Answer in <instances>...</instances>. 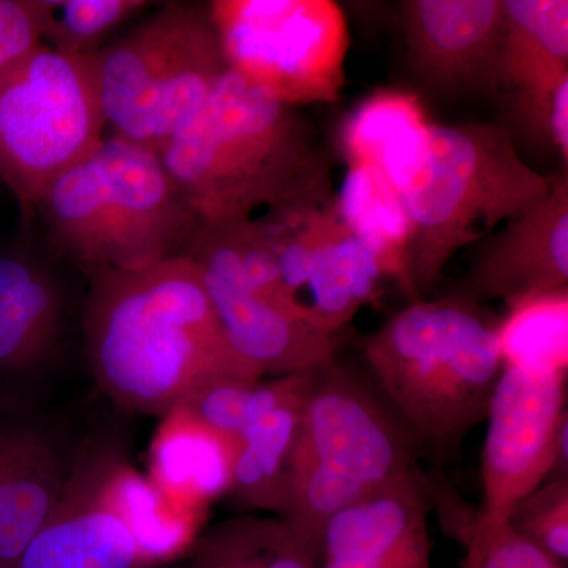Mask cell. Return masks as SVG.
I'll return each mask as SVG.
<instances>
[{
	"label": "cell",
	"mask_w": 568,
	"mask_h": 568,
	"mask_svg": "<svg viewBox=\"0 0 568 568\" xmlns=\"http://www.w3.org/2000/svg\"><path fill=\"white\" fill-rule=\"evenodd\" d=\"M89 278L85 355L115 405L163 417L220 377H261L227 343L189 257L140 271L92 272Z\"/></svg>",
	"instance_id": "6da1fadb"
},
{
	"label": "cell",
	"mask_w": 568,
	"mask_h": 568,
	"mask_svg": "<svg viewBox=\"0 0 568 568\" xmlns=\"http://www.w3.org/2000/svg\"><path fill=\"white\" fill-rule=\"evenodd\" d=\"M159 155L203 222L246 219L332 193L305 119L233 69Z\"/></svg>",
	"instance_id": "7a4b0ae2"
},
{
	"label": "cell",
	"mask_w": 568,
	"mask_h": 568,
	"mask_svg": "<svg viewBox=\"0 0 568 568\" xmlns=\"http://www.w3.org/2000/svg\"><path fill=\"white\" fill-rule=\"evenodd\" d=\"M402 194L410 224L406 287L424 301L452 257L518 219L551 192L497 122L428 123L381 168Z\"/></svg>",
	"instance_id": "3957f363"
},
{
	"label": "cell",
	"mask_w": 568,
	"mask_h": 568,
	"mask_svg": "<svg viewBox=\"0 0 568 568\" xmlns=\"http://www.w3.org/2000/svg\"><path fill=\"white\" fill-rule=\"evenodd\" d=\"M33 212L51 252L88 274L183 256L200 222L159 152L112 134L51 182Z\"/></svg>",
	"instance_id": "277c9868"
},
{
	"label": "cell",
	"mask_w": 568,
	"mask_h": 568,
	"mask_svg": "<svg viewBox=\"0 0 568 568\" xmlns=\"http://www.w3.org/2000/svg\"><path fill=\"white\" fill-rule=\"evenodd\" d=\"M497 324L454 293L410 302L366 338L377 394L416 443L448 447L487 420L504 368Z\"/></svg>",
	"instance_id": "5b68a950"
},
{
	"label": "cell",
	"mask_w": 568,
	"mask_h": 568,
	"mask_svg": "<svg viewBox=\"0 0 568 568\" xmlns=\"http://www.w3.org/2000/svg\"><path fill=\"white\" fill-rule=\"evenodd\" d=\"M416 444L376 388L335 358L317 369L305 402L283 521L317 560L324 523L416 473Z\"/></svg>",
	"instance_id": "8992f818"
},
{
	"label": "cell",
	"mask_w": 568,
	"mask_h": 568,
	"mask_svg": "<svg viewBox=\"0 0 568 568\" xmlns=\"http://www.w3.org/2000/svg\"><path fill=\"white\" fill-rule=\"evenodd\" d=\"M92 59L108 134L156 152L230 70L207 3L155 7Z\"/></svg>",
	"instance_id": "52a82bcc"
},
{
	"label": "cell",
	"mask_w": 568,
	"mask_h": 568,
	"mask_svg": "<svg viewBox=\"0 0 568 568\" xmlns=\"http://www.w3.org/2000/svg\"><path fill=\"white\" fill-rule=\"evenodd\" d=\"M92 55L39 43L0 70V179L24 212L106 138Z\"/></svg>",
	"instance_id": "ba28073f"
},
{
	"label": "cell",
	"mask_w": 568,
	"mask_h": 568,
	"mask_svg": "<svg viewBox=\"0 0 568 568\" xmlns=\"http://www.w3.org/2000/svg\"><path fill=\"white\" fill-rule=\"evenodd\" d=\"M230 69L283 103H334L346 84L349 29L331 0H213Z\"/></svg>",
	"instance_id": "9c48e42d"
},
{
	"label": "cell",
	"mask_w": 568,
	"mask_h": 568,
	"mask_svg": "<svg viewBox=\"0 0 568 568\" xmlns=\"http://www.w3.org/2000/svg\"><path fill=\"white\" fill-rule=\"evenodd\" d=\"M487 420L484 503L474 525L507 521L534 489L568 477L567 372L504 365Z\"/></svg>",
	"instance_id": "30bf717a"
},
{
	"label": "cell",
	"mask_w": 568,
	"mask_h": 568,
	"mask_svg": "<svg viewBox=\"0 0 568 568\" xmlns=\"http://www.w3.org/2000/svg\"><path fill=\"white\" fill-rule=\"evenodd\" d=\"M121 459L104 440L78 448L58 507L11 568H141L136 541L106 495Z\"/></svg>",
	"instance_id": "8fae6325"
},
{
	"label": "cell",
	"mask_w": 568,
	"mask_h": 568,
	"mask_svg": "<svg viewBox=\"0 0 568 568\" xmlns=\"http://www.w3.org/2000/svg\"><path fill=\"white\" fill-rule=\"evenodd\" d=\"M402 13L407 61L429 89L503 88V0H406Z\"/></svg>",
	"instance_id": "7c38bea8"
},
{
	"label": "cell",
	"mask_w": 568,
	"mask_h": 568,
	"mask_svg": "<svg viewBox=\"0 0 568 568\" xmlns=\"http://www.w3.org/2000/svg\"><path fill=\"white\" fill-rule=\"evenodd\" d=\"M568 290V173L551 178L548 196L510 220L481 246L455 294L507 306Z\"/></svg>",
	"instance_id": "4fadbf2b"
},
{
	"label": "cell",
	"mask_w": 568,
	"mask_h": 568,
	"mask_svg": "<svg viewBox=\"0 0 568 568\" xmlns=\"http://www.w3.org/2000/svg\"><path fill=\"white\" fill-rule=\"evenodd\" d=\"M429 489L417 470L347 504L321 529L317 568L429 567Z\"/></svg>",
	"instance_id": "5bb4252c"
},
{
	"label": "cell",
	"mask_w": 568,
	"mask_h": 568,
	"mask_svg": "<svg viewBox=\"0 0 568 568\" xmlns=\"http://www.w3.org/2000/svg\"><path fill=\"white\" fill-rule=\"evenodd\" d=\"M201 276L227 343L257 376L313 372L335 361V335L320 331L293 310L204 272Z\"/></svg>",
	"instance_id": "9a60e30c"
},
{
	"label": "cell",
	"mask_w": 568,
	"mask_h": 568,
	"mask_svg": "<svg viewBox=\"0 0 568 568\" xmlns=\"http://www.w3.org/2000/svg\"><path fill=\"white\" fill-rule=\"evenodd\" d=\"M65 317V295L47 264L0 253V381L31 375L50 361Z\"/></svg>",
	"instance_id": "2e32d148"
},
{
	"label": "cell",
	"mask_w": 568,
	"mask_h": 568,
	"mask_svg": "<svg viewBox=\"0 0 568 568\" xmlns=\"http://www.w3.org/2000/svg\"><path fill=\"white\" fill-rule=\"evenodd\" d=\"M77 452V450H74ZM74 452L33 418L0 470V568H11L61 500Z\"/></svg>",
	"instance_id": "e0dca14e"
},
{
	"label": "cell",
	"mask_w": 568,
	"mask_h": 568,
	"mask_svg": "<svg viewBox=\"0 0 568 568\" xmlns=\"http://www.w3.org/2000/svg\"><path fill=\"white\" fill-rule=\"evenodd\" d=\"M383 278L387 276L379 261L351 233L332 196L317 215L308 278L297 301L302 315L335 335L376 297Z\"/></svg>",
	"instance_id": "ac0fdd59"
},
{
	"label": "cell",
	"mask_w": 568,
	"mask_h": 568,
	"mask_svg": "<svg viewBox=\"0 0 568 568\" xmlns=\"http://www.w3.org/2000/svg\"><path fill=\"white\" fill-rule=\"evenodd\" d=\"M235 447L185 407H174L164 414L153 436V484L179 506L197 510L209 500L230 493Z\"/></svg>",
	"instance_id": "d6986e66"
},
{
	"label": "cell",
	"mask_w": 568,
	"mask_h": 568,
	"mask_svg": "<svg viewBox=\"0 0 568 568\" xmlns=\"http://www.w3.org/2000/svg\"><path fill=\"white\" fill-rule=\"evenodd\" d=\"M312 387L257 418L237 440L230 495L245 510L286 515L295 444Z\"/></svg>",
	"instance_id": "ffe728a7"
},
{
	"label": "cell",
	"mask_w": 568,
	"mask_h": 568,
	"mask_svg": "<svg viewBox=\"0 0 568 568\" xmlns=\"http://www.w3.org/2000/svg\"><path fill=\"white\" fill-rule=\"evenodd\" d=\"M335 203L351 233L375 254L387 278L405 291L413 224L394 183L375 166H347Z\"/></svg>",
	"instance_id": "44dd1931"
},
{
	"label": "cell",
	"mask_w": 568,
	"mask_h": 568,
	"mask_svg": "<svg viewBox=\"0 0 568 568\" xmlns=\"http://www.w3.org/2000/svg\"><path fill=\"white\" fill-rule=\"evenodd\" d=\"M503 88L518 91L568 73L567 0H503Z\"/></svg>",
	"instance_id": "7402d4cb"
},
{
	"label": "cell",
	"mask_w": 568,
	"mask_h": 568,
	"mask_svg": "<svg viewBox=\"0 0 568 568\" xmlns=\"http://www.w3.org/2000/svg\"><path fill=\"white\" fill-rule=\"evenodd\" d=\"M106 495L132 532L142 566L193 547L197 510L175 504L151 477L141 476L123 458L112 470Z\"/></svg>",
	"instance_id": "603a6c76"
},
{
	"label": "cell",
	"mask_w": 568,
	"mask_h": 568,
	"mask_svg": "<svg viewBox=\"0 0 568 568\" xmlns=\"http://www.w3.org/2000/svg\"><path fill=\"white\" fill-rule=\"evenodd\" d=\"M189 568H317V560L282 518L245 514L194 540Z\"/></svg>",
	"instance_id": "cb8c5ba5"
},
{
	"label": "cell",
	"mask_w": 568,
	"mask_h": 568,
	"mask_svg": "<svg viewBox=\"0 0 568 568\" xmlns=\"http://www.w3.org/2000/svg\"><path fill=\"white\" fill-rule=\"evenodd\" d=\"M317 369L278 377H220L196 388L181 406L237 446L257 418L312 387Z\"/></svg>",
	"instance_id": "d4e9b609"
},
{
	"label": "cell",
	"mask_w": 568,
	"mask_h": 568,
	"mask_svg": "<svg viewBox=\"0 0 568 568\" xmlns=\"http://www.w3.org/2000/svg\"><path fill=\"white\" fill-rule=\"evenodd\" d=\"M507 308V316L497 324L504 365L567 372L568 290L525 298Z\"/></svg>",
	"instance_id": "484cf974"
},
{
	"label": "cell",
	"mask_w": 568,
	"mask_h": 568,
	"mask_svg": "<svg viewBox=\"0 0 568 568\" xmlns=\"http://www.w3.org/2000/svg\"><path fill=\"white\" fill-rule=\"evenodd\" d=\"M428 123L424 106L414 93H373L351 112L339 134L347 166L381 170L399 145Z\"/></svg>",
	"instance_id": "4316f807"
},
{
	"label": "cell",
	"mask_w": 568,
	"mask_h": 568,
	"mask_svg": "<svg viewBox=\"0 0 568 568\" xmlns=\"http://www.w3.org/2000/svg\"><path fill=\"white\" fill-rule=\"evenodd\" d=\"M40 43L69 55H92L142 11L145 0H33Z\"/></svg>",
	"instance_id": "83f0119b"
},
{
	"label": "cell",
	"mask_w": 568,
	"mask_h": 568,
	"mask_svg": "<svg viewBox=\"0 0 568 568\" xmlns=\"http://www.w3.org/2000/svg\"><path fill=\"white\" fill-rule=\"evenodd\" d=\"M508 525L567 568L568 477L551 478L511 510Z\"/></svg>",
	"instance_id": "f1b7e54d"
},
{
	"label": "cell",
	"mask_w": 568,
	"mask_h": 568,
	"mask_svg": "<svg viewBox=\"0 0 568 568\" xmlns=\"http://www.w3.org/2000/svg\"><path fill=\"white\" fill-rule=\"evenodd\" d=\"M514 115L534 141L568 163V73L514 91Z\"/></svg>",
	"instance_id": "f546056e"
},
{
	"label": "cell",
	"mask_w": 568,
	"mask_h": 568,
	"mask_svg": "<svg viewBox=\"0 0 568 568\" xmlns=\"http://www.w3.org/2000/svg\"><path fill=\"white\" fill-rule=\"evenodd\" d=\"M463 568H566L519 536L507 521L474 525L465 541Z\"/></svg>",
	"instance_id": "4dcf8cb0"
},
{
	"label": "cell",
	"mask_w": 568,
	"mask_h": 568,
	"mask_svg": "<svg viewBox=\"0 0 568 568\" xmlns=\"http://www.w3.org/2000/svg\"><path fill=\"white\" fill-rule=\"evenodd\" d=\"M40 43L33 0H0V70Z\"/></svg>",
	"instance_id": "1f68e13d"
},
{
	"label": "cell",
	"mask_w": 568,
	"mask_h": 568,
	"mask_svg": "<svg viewBox=\"0 0 568 568\" xmlns=\"http://www.w3.org/2000/svg\"><path fill=\"white\" fill-rule=\"evenodd\" d=\"M32 420L31 414L14 399L0 398V470Z\"/></svg>",
	"instance_id": "d6a6232c"
},
{
	"label": "cell",
	"mask_w": 568,
	"mask_h": 568,
	"mask_svg": "<svg viewBox=\"0 0 568 568\" xmlns=\"http://www.w3.org/2000/svg\"><path fill=\"white\" fill-rule=\"evenodd\" d=\"M425 568H432V566H429V567H425Z\"/></svg>",
	"instance_id": "836d02e7"
}]
</instances>
